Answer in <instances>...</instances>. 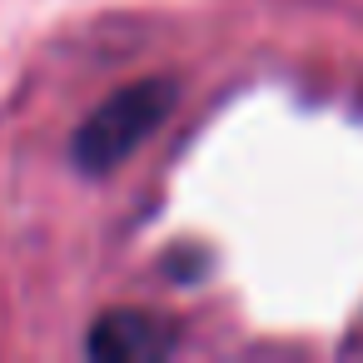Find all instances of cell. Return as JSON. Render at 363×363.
Here are the masks:
<instances>
[{"mask_svg": "<svg viewBox=\"0 0 363 363\" xmlns=\"http://www.w3.org/2000/svg\"><path fill=\"white\" fill-rule=\"evenodd\" d=\"M174 80H135V85H125V90H115L110 100H100L90 115H85V125H80V135H75V145H70V155H75V164L85 169V174H110V169H120L164 120H169V110H174Z\"/></svg>", "mask_w": 363, "mask_h": 363, "instance_id": "obj_1", "label": "cell"}, {"mask_svg": "<svg viewBox=\"0 0 363 363\" xmlns=\"http://www.w3.org/2000/svg\"><path fill=\"white\" fill-rule=\"evenodd\" d=\"M179 343V328L160 313L145 308H115L100 313L90 328V353L95 358H115V363H135V358H164Z\"/></svg>", "mask_w": 363, "mask_h": 363, "instance_id": "obj_2", "label": "cell"}]
</instances>
